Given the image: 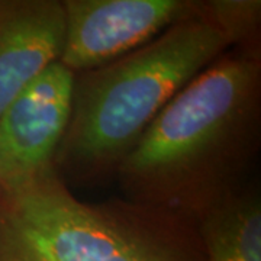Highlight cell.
<instances>
[{"label": "cell", "instance_id": "cell-1", "mask_svg": "<svg viewBox=\"0 0 261 261\" xmlns=\"http://www.w3.org/2000/svg\"><path fill=\"white\" fill-rule=\"evenodd\" d=\"M261 149V49L229 48L149 125L115 178L125 199L199 224L251 185Z\"/></svg>", "mask_w": 261, "mask_h": 261}, {"label": "cell", "instance_id": "cell-2", "mask_svg": "<svg viewBox=\"0 0 261 261\" xmlns=\"http://www.w3.org/2000/svg\"><path fill=\"white\" fill-rule=\"evenodd\" d=\"M229 48L228 37L200 13L109 64L77 73L57 174L67 185L115 178L167 103Z\"/></svg>", "mask_w": 261, "mask_h": 261}, {"label": "cell", "instance_id": "cell-3", "mask_svg": "<svg viewBox=\"0 0 261 261\" xmlns=\"http://www.w3.org/2000/svg\"><path fill=\"white\" fill-rule=\"evenodd\" d=\"M0 261H205L199 225L129 199L84 202L56 168L0 189Z\"/></svg>", "mask_w": 261, "mask_h": 261}, {"label": "cell", "instance_id": "cell-4", "mask_svg": "<svg viewBox=\"0 0 261 261\" xmlns=\"http://www.w3.org/2000/svg\"><path fill=\"white\" fill-rule=\"evenodd\" d=\"M60 63L74 74L99 68L147 45L202 13V0H63Z\"/></svg>", "mask_w": 261, "mask_h": 261}, {"label": "cell", "instance_id": "cell-5", "mask_svg": "<svg viewBox=\"0 0 261 261\" xmlns=\"http://www.w3.org/2000/svg\"><path fill=\"white\" fill-rule=\"evenodd\" d=\"M74 73L60 61L0 115V189L51 170L68 126Z\"/></svg>", "mask_w": 261, "mask_h": 261}, {"label": "cell", "instance_id": "cell-6", "mask_svg": "<svg viewBox=\"0 0 261 261\" xmlns=\"http://www.w3.org/2000/svg\"><path fill=\"white\" fill-rule=\"evenodd\" d=\"M64 34L63 0H0V115L60 61Z\"/></svg>", "mask_w": 261, "mask_h": 261}, {"label": "cell", "instance_id": "cell-7", "mask_svg": "<svg viewBox=\"0 0 261 261\" xmlns=\"http://www.w3.org/2000/svg\"><path fill=\"white\" fill-rule=\"evenodd\" d=\"M205 261H261V193L258 181L199 222Z\"/></svg>", "mask_w": 261, "mask_h": 261}, {"label": "cell", "instance_id": "cell-8", "mask_svg": "<svg viewBox=\"0 0 261 261\" xmlns=\"http://www.w3.org/2000/svg\"><path fill=\"white\" fill-rule=\"evenodd\" d=\"M202 15L224 32L232 48L261 49L260 0H202Z\"/></svg>", "mask_w": 261, "mask_h": 261}]
</instances>
